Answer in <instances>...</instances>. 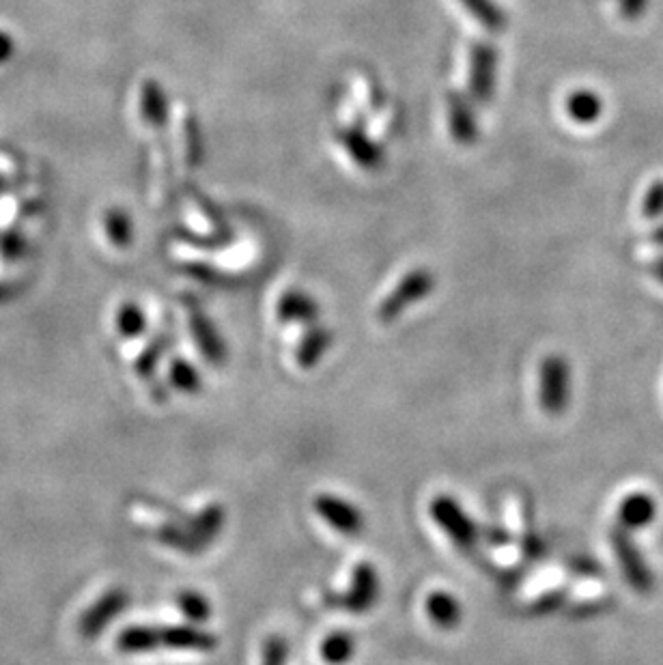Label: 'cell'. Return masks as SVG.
I'll list each match as a JSON object with an SVG mask.
<instances>
[{
    "label": "cell",
    "instance_id": "obj_8",
    "mask_svg": "<svg viewBox=\"0 0 663 665\" xmlns=\"http://www.w3.org/2000/svg\"><path fill=\"white\" fill-rule=\"evenodd\" d=\"M188 325L203 358L216 366L224 364V360H227V345H224L216 325L211 323V319L196 304L188 306Z\"/></svg>",
    "mask_w": 663,
    "mask_h": 665
},
{
    "label": "cell",
    "instance_id": "obj_17",
    "mask_svg": "<svg viewBox=\"0 0 663 665\" xmlns=\"http://www.w3.org/2000/svg\"><path fill=\"white\" fill-rule=\"evenodd\" d=\"M155 539L164 543L166 547L181 551V554L194 556V554H201V551H205V545L196 539L192 530L183 521L181 523H175V521L162 523V526L155 528Z\"/></svg>",
    "mask_w": 663,
    "mask_h": 665
},
{
    "label": "cell",
    "instance_id": "obj_28",
    "mask_svg": "<svg viewBox=\"0 0 663 665\" xmlns=\"http://www.w3.org/2000/svg\"><path fill=\"white\" fill-rule=\"evenodd\" d=\"M289 659V644L280 635H272L263 644V657L261 665H287Z\"/></svg>",
    "mask_w": 663,
    "mask_h": 665
},
{
    "label": "cell",
    "instance_id": "obj_26",
    "mask_svg": "<svg viewBox=\"0 0 663 665\" xmlns=\"http://www.w3.org/2000/svg\"><path fill=\"white\" fill-rule=\"evenodd\" d=\"M177 605L179 610L183 612L188 620H192L194 625L196 622H205L211 614V603L203 597L201 592L196 590H183L179 597H177Z\"/></svg>",
    "mask_w": 663,
    "mask_h": 665
},
{
    "label": "cell",
    "instance_id": "obj_23",
    "mask_svg": "<svg viewBox=\"0 0 663 665\" xmlns=\"http://www.w3.org/2000/svg\"><path fill=\"white\" fill-rule=\"evenodd\" d=\"M166 349H168V338L164 334H160V336H155L143 351H140V356L136 360V373L140 379L155 377V369H158V364L162 362Z\"/></svg>",
    "mask_w": 663,
    "mask_h": 665
},
{
    "label": "cell",
    "instance_id": "obj_1",
    "mask_svg": "<svg viewBox=\"0 0 663 665\" xmlns=\"http://www.w3.org/2000/svg\"><path fill=\"white\" fill-rule=\"evenodd\" d=\"M433 285H435V278L427 267L412 270L399 282L397 287L392 289V293L386 297V300L379 304L377 319L382 323H390L397 317H401L409 306L425 300V297L433 291Z\"/></svg>",
    "mask_w": 663,
    "mask_h": 665
},
{
    "label": "cell",
    "instance_id": "obj_6",
    "mask_svg": "<svg viewBox=\"0 0 663 665\" xmlns=\"http://www.w3.org/2000/svg\"><path fill=\"white\" fill-rule=\"evenodd\" d=\"M315 511L330 528L345 536H358L364 530V517L360 513V508L343 498H338V495L319 493L315 498Z\"/></svg>",
    "mask_w": 663,
    "mask_h": 665
},
{
    "label": "cell",
    "instance_id": "obj_30",
    "mask_svg": "<svg viewBox=\"0 0 663 665\" xmlns=\"http://www.w3.org/2000/svg\"><path fill=\"white\" fill-rule=\"evenodd\" d=\"M186 272L192 278L205 282V285H218V282H222V276L218 274V270H214V267H209L205 263H190V265H186Z\"/></svg>",
    "mask_w": 663,
    "mask_h": 665
},
{
    "label": "cell",
    "instance_id": "obj_14",
    "mask_svg": "<svg viewBox=\"0 0 663 665\" xmlns=\"http://www.w3.org/2000/svg\"><path fill=\"white\" fill-rule=\"evenodd\" d=\"M330 345H332L330 330L321 328V325H313V328L302 336L298 349H295V362H298L302 369H315L321 358L326 356Z\"/></svg>",
    "mask_w": 663,
    "mask_h": 665
},
{
    "label": "cell",
    "instance_id": "obj_29",
    "mask_svg": "<svg viewBox=\"0 0 663 665\" xmlns=\"http://www.w3.org/2000/svg\"><path fill=\"white\" fill-rule=\"evenodd\" d=\"M663 214V181L653 183V188L646 192L644 198V216L657 218Z\"/></svg>",
    "mask_w": 663,
    "mask_h": 665
},
{
    "label": "cell",
    "instance_id": "obj_13",
    "mask_svg": "<svg viewBox=\"0 0 663 665\" xmlns=\"http://www.w3.org/2000/svg\"><path fill=\"white\" fill-rule=\"evenodd\" d=\"M425 610H427V616L431 618V622H435L440 629H455L461 625L463 607L453 597V594L446 590L431 592L427 597Z\"/></svg>",
    "mask_w": 663,
    "mask_h": 665
},
{
    "label": "cell",
    "instance_id": "obj_25",
    "mask_svg": "<svg viewBox=\"0 0 663 665\" xmlns=\"http://www.w3.org/2000/svg\"><path fill=\"white\" fill-rule=\"evenodd\" d=\"M104 229L117 248H128L132 244V222L121 209H110L104 216Z\"/></svg>",
    "mask_w": 663,
    "mask_h": 665
},
{
    "label": "cell",
    "instance_id": "obj_11",
    "mask_svg": "<svg viewBox=\"0 0 663 665\" xmlns=\"http://www.w3.org/2000/svg\"><path fill=\"white\" fill-rule=\"evenodd\" d=\"M446 108L450 136H453L459 145H472L478 136V127L468 99L459 93H448Z\"/></svg>",
    "mask_w": 663,
    "mask_h": 665
},
{
    "label": "cell",
    "instance_id": "obj_2",
    "mask_svg": "<svg viewBox=\"0 0 663 665\" xmlns=\"http://www.w3.org/2000/svg\"><path fill=\"white\" fill-rule=\"evenodd\" d=\"M431 519L440 526L461 549H472L478 539V528L465 508L453 495H435L429 504Z\"/></svg>",
    "mask_w": 663,
    "mask_h": 665
},
{
    "label": "cell",
    "instance_id": "obj_7",
    "mask_svg": "<svg viewBox=\"0 0 663 665\" xmlns=\"http://www.w3.org/2000/svg\"><path fill=\"white\" fill-rule=\"evenodd\" d=\"M377 597H379V575L371 562H360L354 569V577H351V588L338 599V603L349 612L362 614L371 610V607L377 603Z\"/></svg>",
    "mask_w": 663,
    "mask_h": 665
},
{
    "label": "cell",
    "instance_id": "obj_20",
    "mask_svg": "<svg viewBox=\"0 0 663 665\" xmlns=\"http://www.w3.org/2000/svg\"><path fill=\"white\" fill-rule=\"evenodd\" d=\"M356 655V640L347 631H334L321 642V659L330 665H345Z\"/></svg>",
    "mask_w": 663,
    "mask_h": 665
},
{
    "label": "cell",
    "instance_id": "obj_31",
    "mask_svg": "<svg viewBox=\"0 0 663 665\" xmlns=\"http://www.w3.org/2000/svg\"><path fill=\"white\" fill-rule=\"evenodd\" d=\"M648 0H620V16L627 20H638L644 16Z\"/></svg>",
    "mask_w": 663,
    "mask_h": 665
},
{
    "label": "cell",
    "instance_id": "obj_3",
    "mask_svg": "<svg viewBox=\"0 0 663 665\" xmlns=\"http://www.w3.org/2000/svg\"><path fill=\"white\" fill-rule=\"evenodd\" d=\"M130 605V594L123 588H110L80 616L78 631L84 640H97L108 625Z\"/></svg>",
    "mask_w": 663,
    "mask_h": 665
},
{
    "label": "cell",
    "instance_id": "obj_24",
    "mask_svg": "<svg viewBox=\"0 0 663 665\" xmlns=\"http://www.w3.org/2000/svg\"><path fill=\"white\" fill-rule=\"evenodd\" d=\"M117 330L123 338H138L143 334L147 330V317L143 313V308L134 302L121 304L117 313Z\"/></svg>",
    "mask_w": 663,
    "mask_h": 665
},
{
    "label": "cell",
    "instance_id": "obj_18",
    "mask_svg": "<svg viewBox=\"0 0 663 665\" xmlns=\"http://www.w3.org/2000/svg\"><path fill=\"white\" fill-rule=\"evenodd\" d=\"M140 112H143V119L153 125V127H162L166 125L168 119V104H166V95L158 82L147 80L140 89Z\"/></svg>",
    "mask_w": 663,
    "mask_h": 665
},
{
    "label": "cell",
    "instance_id": "obj_5",
    "mask_svg": "<svg viewBox=\"0 0 663 665\" xmlns=\"http://www.w3.org/2000/svg\"><path fill=\"white\" fill-rule=\"evenodd\" d=\"M496 69H498V54L491 44L485 41H474L470 48V95L474 102L487 104L493 89H496Z\"/></svg>",
    "mask_w": 663,
    "mask_h": 665
},
{
    "label": "cell",
    "instance_id": "obj_15",
    "mask_svg": "<svg viewBox=\"0 0 663 665\" xmlns=\"http://www.w3.org/2000/svg\"><path fill=\"white\" fill-rule=\"evenodd\" d=\"M160 646H162L160 644V627L132 625V627H125L117 638L119 653H125V655L153 653V650L160 648Z\"/></svg>",
    "mask_w": 663,
    "mask_h": 665
},
{
    "label": "cell",
    "instance_id": "obj_4",
    "mask_svg": "<svg viewBox=\"0 0 663 665\" xmlns=\"http://www.w3.org/2000/svg\"><path fill=\"white\" fill-rule=\"evenodd\" d=\"M569 364L562 356H549L541 364V407L545 414L558 416L569 403Z\"/></svg>",
    "mask_w": 663,
    "mask_h": 665
},
{
    "label": "cell",
    "instance_id": "obj_21",
    "mask_svg": "<svg viewBox=\"0 0 663 665\" xmlns=\"http://www.w3.org/2000/svg\"><path fill=\"white\" fill-rule=\"evenodd\" d=\"M168 379L183 394H199L203 388L201 373L186 358H173L171 366H168Z\"/></svg>",
    "mask_w": 663,
    "mask_h": 665
},
{
    "label": "cell",
    "instance_id": "obj_16",
    "mask_svg": "<svg viewBox=\"0 0 663 665\" xmlns=\"http://www.w3.org/2000/svg\"><path fill=\"white\" fill-rule=\"evenodd\" d=\"M224 521H227V513H224V508L220 504H207L201 513H196L194 517H186V526L192 530V534L199 539L205 547L216 541L222 528H224Z\"/></svg>",
    "mask_w": 663,
    "mask_h": 665
},
{
    "label": "cell",
    "instance_id": "obj_27",
    "mask_svg": "<svg viewBox=\"0 0 663 665\" xmlns=\"http://www.w3.org/2000/svg\"><path fill=\"white\" fill-rule=\"evenodd\" d=\"M655 515V506L648 498H631L627 504H623V521L629 523V526H644L653 519Z\"/></svg>",
    "mask_w": 663,
    "mask_h": 665
},
{
    "label": "cell",
    "instance_id": "obj_9",
    "mask_svg": "<svg viewBox=\"0 0 663 665\" xmlns=\"http://www.w3.org/2000/svg\"><path fill=\"white\" fill-rule=\"evenodd\" d=\"M160 644L173 650H194V653H211L218 646L214 633L203 631L194 625H168L160 627Z\"/></svg>",
    "mask_w": 663,
    "mask_h": 665
},
{
    "label": "cell",
    "instance_id": "obj_22",
    "mask_svg": "<svg viewBox=\"0 0 663 665\" xmlns=\"http://www.w3.org/2000/svg\"><path fill=\"white\" fill-rule=\"evenodd\" d=\"M459 3L468 9V13L478 24H483L493 33H500L506 26V16L493 0H459Z\"/></svg>",
    "mask_w": 663,
    "mask_h": 665
},
{
    "label": "cell",
    "instance_id": "obj_10",
    "mask_svg": "<svg viewBox=\"0 0 663 665\" xmlns=\"http://www.w3.org/2000/svg\"><path fill=\"white\" fill-rule=\"evenodd\" d=\"M338 140H341V145L351 155V160L362 166L364 171H377V168L382 166L384 162L382 151L377 149V145L360 130V127L356 125L343 127V130L338 132Z\"/></svg>",
    "mask_w": 663,
    "mask_h": 665
},
{
    "label": "cell",
    "instance_id": "obj_19",
    "mask_svg": "<svg viewBox=\"0 0 663 665\" xmlns=\"http://www.w3.org/2000/svg\"><path fill=\"white\" fill-rule=\"evenodd\" d=\"M603 112V102L595 91L580 89L567 97V115L582 125L597 123Z\"/></svg>",
    "mask_w": 663,
    "mask_h": 665
},
{
    "label": "cell",
    "instance_id": "obj_12",
    "mask_svg": "<svg viewBox=\"0 0 663 665\" xmlns=\"http://www.w3.org/2000/svg\"><path fill=\"white\" fill-rule=\"evenodd\" d=\"M276 313L285 323H315L319 317V304L302 291H287L280 297Z\"/></svg>",
    "mask_w": 663,
    "mask_h": 665
}]
</instances>
